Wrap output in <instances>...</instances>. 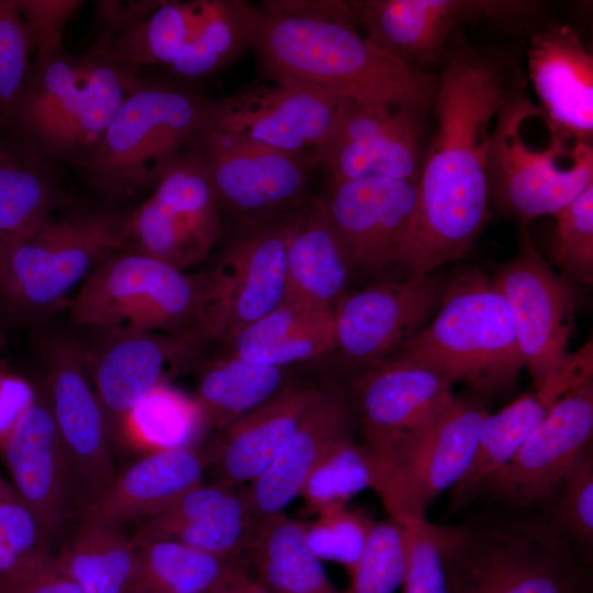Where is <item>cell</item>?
I'll list each match as a JSON object with an SVG mask.
<instances>
[{"instance_id":"43","label":"cell","mask_w":593,"mask_h":593,"mask_svg":"<svg viewBox=\"0 0 593 593\" xmlns=\"http://www.w3.org/2000/svg\"><path fill=\"white\" fill-rule=\"evenodd\" d=\"M405 573V548L401 524L392 518L373 521L365 546L348 571L343 593H393Z\"/></svg>"},{"instance_id":"47","label":"cell","mask_w":593,"mask_h":593,"mask_svg":"<svg viewBox=\"0 0 593 593\" xmlns=\"http://www.w3.org/2000/svg\"><path fill=\"white\" fill-rule=\"evenodd\" d=\"M374 519L348 506L333 510L304 524L309 547L321 560H331L347 572L358 559Z\"/></svg>"},{"instance_id":"3","label":"cell","mask_w":593,"mask_h":593,"mask_svg":"<svg viewBox=\"0 0 593 593\" xmlns=\"http://www.w3.org/2000/svg\"><path fill=\"white\" fill-rule=\"evenodd\" d=\"M139 77L138 69L92 47L37 54L9 132L47 161L78 169Z\"/></svg>"},{"instance_id":"34","label":"cell","mask_w":593,"mask_h":593,"mask_svg":"<svg viewBox=\"0 0 593 593\" xmlns=\"http://www.w3.org/2000/svg\"><path fill=\"white\" fill-rule=\"evenodd\" d=\"M259 8L239 0H208L202 20L165 68L178 80L208 78L251 48Z\"/></svg>"},{"instance_id":"22","label":"cell","mask_w":593,"mask_h":593,"mask_svg":"<svg viewBox=\"0 0 593 593\" xmlns=\"http://www.w3.org/2000/svg\"><path fill=\"white\" fill-rule=\"evenodd\" d=\"M346 388L366 446L425 427L455 395L443 374L395 357L354 372Z\"/></svg>"},{"instance_id":"52","label":"cell","mask_w":593,"mask_h":593,"mask_svg":"<svg viewBox=\"0 0 593 593\" xmlns=\"http://www.w3.org/2000/svg\"><path fill=\"white\" fill-rule=\"evenodd\" d=\"M3 593H85L75 580L60 567L56 557L52 563L25 578L7 584Z\"/></svg>"},{"instance_id":"11","label":"cell","mask_w":593,"mask_h":593,"mask_svg":"<svg viewBox=\"0 0 593 593\" xmlns=\"http://www.w3.org/2000/svg\"><path fill=\"white\" fill-rule=\"evenodd\" d=\"M349 14L363 35L401 63L427 72L443 64L451 37L468 23L529 35L542 24L535 0H353Z\"/></svg>"},{"instance_id":"20","label":"cell","mask_w":593,"mask_h":593,"mask_svg":"<svg viewBox=\"0 0 593 593\" xmlns=\"http://www.w3.org/2000/svg\"><path fill=\"white\" fill-rule=\"evenodd\" d=\"M342 100L320 89L268 81L209 100L203 128L235 134L289 154L312 155Z\"/></svg>"},{"instance_id":"44","label":"cell","mask_w":593,"mask_h":593,"mask_svg":"<svg viewBox=\"0 0 593 593\" xmlns=\"http://www.w3.org/2000/svg\"><path fill=\"white\" fill-rule=\"evenodd\" d=\"M35 53L19 0H0V127L8 131Z\"/></svg>"},{"instance_id":"31","label":"cell","mask_w":593,"mask_h":593,"mask_svg":"<svg viewBox=\"0 0 593 593\" xmlns=\"http://www.w3.org/2000/svg\"><path fill=\"white\" fill-rule=\"evenodd\" d=\"M55 557L85 593H130L136 546L119 524L91 511L76 514Z\"/></svg>"},{"instance_id":"21","label":"cell","mask_w":593,"mask_h":593,"mask_svg":"<svg viewBox=\"0 0 593 593\" xmlns=\"http://www.w3.org/2000/svg\"><path fill=\"white\" fill-rule=\"evenodd\" d=\"M417 182L366 178L331 182L323 195L335 235L353 268L379 272L400 266Z\"/></svg>"},{"instance_id":"5","label":"cell","mask_w":593,"mask_h":593,"mask_svg":"<svg viewBox=\"0 0 593 593\" xmlns=\"http://www.w3.org/2000/svg\"><path fill=\"white\" fill-rule=\"evenodd\" d=\"M208 101L187 86L139 77L96 149L77 169L97 200L120 206L150 193L195 144Z\"/></svg>"},{"instance_id":"9","label":"cell","mask_w":593,"mask_h":593,"mask_svg":"<svg viewBox=\"0 0 593 593\" xmlns=\"http://www.w3.org/2000/svg\"><path fill=\"white\" fill-rule=\"evenodd\" d=\"M540 110L526 88L515 92L499 112L491 135L489 200L521 224L553 215L593 186V146L573 142L550 128L547 147L529 145L526 120Z\"/></svg>"},{"instance_id":"4","label":"cell","mask_w":593,"mask_h":593,"mask_svg":"<svg viewBox=\"0 0 593 593\" xmlns=\"http://www.w3.org/2000/svg\"><path fill=\"white\" fill-rule=\"evenodd\" d=\"M127 210L72 201L0 246V325L44 322L107 254L122 249Z\"/></svg>"},{"instance_id":"26","label":"cell","mask_w":593,"mask_h":593,"mask_svg":"<svg viewBox=\"0 0 593 593\" xmlns=\"http://www.w3.org/2000/svg\"><path fill=\"white\" fill-rule=\"evenodd\" d=\"M356 417L346 385L322 387L295 432L271 465L246 486L257 521L283 511L324 456L353 437Z\"/></svg>"},{"instance_id":"42","label":"cell","mask_w":593,"mask_h":593,"mask_svg":"<svg viewBox=\"0 0 593 593\" xmlns=\"http://www.w3.org/2000/svg\"><path fill=\"white\" fill-rule=\"evenodd\" d=\"M542 518L571 548L588 558L593 547V451L589 449L567 475Z\"/></svg>"},{"instance_id":"53","label":"cell","mask_w":593,"mask_h":593,"mask_svg":"<svg viewBox=\"0 0 593 593\" xmlns=\"http://www.w3.org/2000/svg\"><path fill=\"white\" fill-rule=\"evenodd\" d=\"M231 593H272L253 578L242 560L225 583Z\"/></svg>"},{"instance_id":"51","label":"cell","mask_w":593,"mask_h":593,"mask_svg":"<svg viewBox=\"0 0 593 593\" xmlns=\"http://www.w3.org/2000/svg\"><path fill=\"white\" fill-rule=\"evenodd\" d=\"M35 388L23 377L0 370V447L34 403Z\"/></svg>"},{"instance_id":"1","label":"cell","mask_w":593,"mask_h":593,"mask_svg":"<svg viewBox=\"0 0 593 593\" xmlns=\"http://www.w3.org/2000/svg\"><path fill=\"white\" fill-rule=\"evenodd\" d=\"M461 31L437 72L436 128L426 144L400 265L407 276L430 275L472 247L489 219L488 160L496 116L527 83L516 48L473 44Z\"/></svg>"},{"instance_id":"2","label":"cell","mask_w":593,"mask_h":593,"mask_svg":"<svg viewBox=\"0 0 593 593\" xmlns=\"http://www.w3.org/2000/svg\"><path fill=\"white\" fill-rule=\"evenodd\" d=\"M268 81L320 89L346 100L427 111L437 74L412 68L355 25L346 1L270 0L251 45Z\"/></svg>"},{"instance_id":"49","label":"cell","mask_w":593,"mask_h":593,"mask_svg":"<svg viewBox=\"0 0 593 593\" xmlns=\"http://www.w3.org/2000/svg\"><path fill=\"white\" fill-rule=\"evenodd\" d=\"M35 43V53L64 45L67 22L85 3L82 0H19Z\"/></svg>"},{"instance_id":"30","label":"cell","mask_w":593,"mask_h":593,"mask_svg":"<svg viewBox=\"0 0 593 593\" xmlns=\"http://www.w3.org/2000/svg\"><path fill=\"white\" fill-rule=\"evenodd\" d=\"M64 168L0 127V238L26 232L70 204Z\"/></svg>"},{"instance_id":"41","label":"cell","mask_w":593,"mask_h":593,"mask_svg":"<svg viewBox=\"0 0 593 593\" xmlns=\"http://www.w3.org/2000/svg\"><path fill=\"white\" fill-rule=\"evenodd\" d=\"M55 549L21 501L0 502V580L18 583L55 559Z\"/></svg>"},{"instance_id":"48","label":"cell","mask_w":593,"mask_h":593,"mask_svg":"<svg viewBox=\"0 0 593 593\" xmlns=\"http://www.w3.org/2000/svg\"><path fill=\"white\" fill-rule=\"evenodd\" d=\"M334 345L333 312H323L311 323L275 343L228 354L257 365L289 367L321 357L334 350Z\"/></svg>"},{"instance_id":"16","label":"cell","mask_w":593,"mask_h":593,"mask_svg":"<svg viewBox=\"0 0 593 593\" xmlns=\"http://www.w3.org/2000/svg\"><path fill=\"white\" fill-rule=\"evenodd\" d=\"M593 381L574 387L550 407L512 459L482 480L468 502L523 508L548 503L592 448Z\"/></svg>"},{"instance_id":"46","label":"cell","mask_w":593,"mask_h":593,"mask_svg":"<svg viewBox=\"0 0 593 593\" xmlns=\"http://www.w3.org/2000/svg\"><path fill=\"white\" fill-rule=\"evenodd\" d=\"M405 548L403 593H448L440 525L426 518L395 519Z\"/></svg>"},{"instance_id":"24","label":"cell","mask_w":593,"mask_h":593,"mask_svg":"<svg viewBox=\"0 0 593 593\" xmlns=\"http://www.w3.org/2000/svg\"><path fill=\"white\" fill-rule=\"evenodd\" d=\"M528 78L549 128L573 142L593 139V57L568 24L545 22L528 35Z\"/></svg>"},{"instance_id":"6","label":"cell","mask_w":593,"mask_h":593,"mask_svg":"<svg viewBox=\"0 0 593 593\" xmlns=\"http://www.w3.org/2000/svg\"><path fill=\"white\" fill-rule=\"evenodd\" d=\"M390 357L425 366L480 394L507 391L524 368L504 298L478 269L449 279L430 321Z\"/></svg>"},{"instance_id":"58","label":"cell","mask_w":593,"mask_h":593,"mask_svg":"<svg viewBox=\"0 0 593 593\" xmlns=\"http://www.w3.org/2000/svg\"><path fill=\"white\" fill-rule=\"evenodd\" d=\"M2 239L0 238V246H1Z\"/></svg>"},{"instance_id":"28","label":"cell","mask_w":593,"mask_h":593,"mask_svg":"<svg viewBox=\"0 0 593 593\" xmlns=\"http://www.w3.org/2000/svg\"><path fill=\"white\" fill-rule=\"evenodd\" d=\"M322 387L292 382L278 394L225 427L215 459L220 481H254L277 458Z\"/></svg>"},{"instance_id":"18","label":"cell","mask_w":593,"mask_h":593,"mask_svg":"<svg viewBox=\"0 0 593 593\" xmlns=\"http://www.w3.org/2000/svg\"><path fill=\"white\" fill-rule=\"evenodd\" d=\"M493 280L506 303L524 368L537 389L567 355L574 316L572 294L525 228L516 254Z\"/></svg>"},{"instance_id":"23","label":"cell","mask_w":593,"mask_h":593,"mask_svg":"<svg viewBox=\"0 0 593 593\" xmlns=\"http://www.w3.org/2000/svg\"><path fill=\"white\" fill-rule=\"evenodd\" d=\"M34 403L0 447L20 501L36 517L55 551L76 516L55 422L40 385Z\"/></svg>"},{"instance_id":"45","label":"cell","mask_w":593,"mask_h":593,"mask_svg":"<svg viewBox=\"0 0 593 593\" xmlns=\"http://www.w3.org/2000/svg\"><path fill=\"white\" fill-rule=\"evenodd\" d=\"M552 257L574 278L593 280V186L553 215Z\"/></svg>"},{"instance_id":"40","label":"cell","mask_w":593,"mask_h":593,"mask_svg":"<svg viewBox=\"0 0 593 593\" xmlns=\"http://www.w3.org/2000/svg\"><path fill=\"white\" fill-rule=\"evenodd\" d=\"M372 471L365 445L348 437L333 447L306 478L300 496L306 510L320 515L348 506L358 492L371 488Z\"/></svg>"},{"instance_id":"12","label":"cell","mask_w":593,"mask_h":593,"mask_svg":"<svg viewBox=\"0 0 593 593\" xmlns=\"http://www.w3.org/2000/svg\"><path fill=\"white\" fill-rule=\"evenodd\" d=\"M49 405L76 513L94 505L115 479L111 440L81 344L65 336L41 346Z\"/></svg>"},{"instance_id":"32","label":"cell","mask_w":593,"mask_h":593,"mask_svg":"<svg viewBox=\"0 0 593 593\" xmlns=\"http://www.w3.org/2000/svg\"><path fill=\"white\" fill-rule=\"evenodd\" d=\"M144 204L204 256L222 236V212L208 166L195 144L167 170Z\"/></svg>"},{"instance_id":"36","label":"cell","mask_w":593,"mask_h":593,"mask_svg":"<svg viewBox=\"0 0 593 593\" xmlns=\"http://www.w3.org/2000/svg\"><path fill=\"white\" fill-rule=\"evenodd\" d=\"M555 402L546 393L534 389L500 411L488 414L479 430L470 465L450 490V510L468 503L477 485L512 459Z\"/></svg>"},{"instance_id":"10","label":"cell","mask_w":593,"mask_h":593,"mask_svg":"<svg viewBox=\"0 0 593 593\" xmlns=\"http://www.w3.org/2000/svg\"><path fill=\"white\" fill-rule=\"evenodd\" d=\"M489 412L478 395H454L425 427L366 446L371 488L390 518H426L428 506L467 471Z\"/></svg>"},{"instance_id":"29","label":"cell","mask_w":593,"mask_h":593,"mask_svg":"<svg viewBox=\"0 0 593 593\" xmlns=\"http://www.w3.org/2000/svg\"><path fill=\"white\" fill-rule=\"evenodd\" d=\"M205 455L192 446L152 451L114 481L90 508L115 523L144 519L202 484Z\"/></svg>"},{"instance_id":"15","label":"cell","mask_w":593,"mask_h":593,"mask_svg":"<svg viewBox=\"0 0 593 593\" xmlns=\"http://www.w3.org/2000/svg\"><path fill=\"white\" fill-rule=\"evenodd\" d=\"M221 212L240 225L288 213L307 199L312 155H294L245 137L203 128L195 137Z\"/></svg>"},{"instance_id":"37","label":"cell","mask_w":593,"mask_h":593,"mask_svg":"<svg viewBox=\"0 0 593 593\" xmlns=\"http://www.w3.org/2000/svg\"><path fill=\"white\" fill-rule=\"evenodd\" d=\"M135 546L136 572L132 590L210 593L224 585L244 560L221 558L175 540Z\"/></svg>"},{"instance_id":"38","label":"cell","mask_w":593,"mask_h":593,"mask_svg":"<svg viewBox=\"0 0 593 593\" xmlns=\"http://www.w3.org/2000/svg\"><path fill=\"white\" fill-rule=\"evenodd\" d=\"M208 0L163 3L143 22L91 46L109 58L136 68L169 65L180 53L202 20Z\"/></svg>"},{"instance_id":"55","label":"cell","mask_w":593,"mask_h":593,"mask_svg":"<svg viewBox=\"0 0 593 593\" xmlns=\"http://www.w3.org/2000/svg\"><path fill=\"white\" fill-rule=\"evenodd\" d=\"M210 593H231V591L227 589V586L224 584L215 590H213Z\"/></svg>"},{"instance_id":"14","label":"cell","mask_w":593,"mask_h":593,"mask_svg":"<svg viewBox=\"0 0 593 593\" xmlns=\"http://www.w3.org/2000/svg\"><path fill=\"white\" fill-rule=\"evenodd\" d=\"M425 110L343 99L312 152L331 182L366 178L416 181L426 148Z\"/></svg>"},{"instance_id":"57","label":"cell","mask_w":593,"mask_h":593,"mask_svg":"<svg viewBox=\"0 0 593 593\" xmlns=\"http://www.w3.org/2000/svg\"><path fill=\"white\" fill-rule=\"evenodd\" d=\"M5 583L3 581L0 580V593H3L4 590H5Z\"/></svg>"},{"instance_id":"17","label":"cell","mask_w":593,"mask_h":593,"mask_svg":"<svg viewBox=\"0 0 593 593\" xmlns=\"http://www.w3.org/2000/svg\"><path fill=\"white\" fill-rule=\"evenodd\" d=\"M446 283L433 272L381 280L346 293L333 310L340 366L356 372L393 355L430 321Z\"/></svg>"},{"instance_id":"56","label":"cell","mask_w":593,"mask_h":593,"mask_svg":"<svg viewBox=\"0 0 593 593\" xmlns=\"http://www.w3.org/2000/svg\"><path fill=\"white\" fill-rule=\"evenodd\" d=\"M131 593H167V592L155 591V590H132Z\"/></svg>"},{"instance_id":"19","label":"cell","mask_w":593,"mask_h":593,"mask_svg":"<svg viewBox=\"0 0 593 593\" xmlns=\"http://www.w3.org/2000/svg\"><path fill=\"white\" fill-rule=\"evenodd\" d=\"M102 339L83 347L111 444L125 437L132 410L168 376L188 366L204 336L199 332L160 335L144 331L94 329Z\"/></svg>"},{"instance_id":"54","label":"cell","mask_w":593,"mask_h":593,"mask_svg":"<svg viewBox=\"0 0 593 593\" xmlns=\"http://www.w3.org/2000/svg\"><path fill=\"white\" fill-rule=\"evenodd\" d=\"M1 501H20L11 482L5 481L0 475V502Z\"/></svg>"},{"instance_id":"50","label":"cell","mask_w":593,"mask_h":593,"mask_svg":"<svg viewBox=\"0 0 593 593\" xmlns=\"http://www.w3.org/2000/svg\"><path fill=\"white\" fill-rule=\"evenodd\" d=\"M164 0H98L92 19L99 46L114 35L127 31L147 19Z\"/></svg>"},{"instance_id":"33","label":"cell","mask_w":593,"mask_h":593,"mask_svg":"<svg viewBox=\"0 0 593 593\" xmlns=\"http://www.w3.org/2000/svg\"><path fill=\"white\" fill-rule=\"evenodd\" d=\"M246 557L255 579L272 593H343L309 547L304 524L283 512L259 524Z\"/></svg>"},{"instance_id":"35","label":"cell","mask_w":593,"mask_h":593,"mask_svg":"<svg viewBox=\"0 0 593 593\" xmlns=\"http://www.w3.org/2000/svg\"><path fill=\"white\" fill-rule=\"evenodd\" d=\"M290 383L288 367L257 365L226 353L204 368L194 399L208 425L226 427Z\"/></svg>"},{"instance_id":"27","label":"cell","mask_w":593,"mask_h":593,"mask_svg":"<svg viewBox=\"0 0 593 593\" xmlns=\"http://www.w3.org/2000/svg\"><path fill=\"white\" fill-rule=\"evenodd\" d=\"M283 301L333 312L347 293L351 269L328 220L322 197L307 198L284 215Z\"/></svg>"},{"instance_id":"13","label":"cell","mask_w":593,"mask_h":593,"mask_svg":"<svg viewBox=\"0 0 593 593\" xmlns=\"http://www.w3.org/2000/svg\"><path fill=\"white\" fill-rule=\"evenodd\" d=\"M284 215L240 225L205 277L199 331L230 343L278 306L286 291Z\"/></svg>"},{"instance_id":"7","label":"cell","mask_w":593,"mask_h":593,"mask_svg":"<svg viewBox=\"0 0 593 593\" xmlns=\"http://www.w3.org/2000/svg\"><path fill=\"white\" fill-rule=\"evenodd\" d=\"M448 593H585L578 555L541 517L440 525Z\"/></svg>"},{"instance_id":"39","label":"cell","mask_w":593,"mask_h":593,"mask_svg":"<svg viewBox=\"0 0 593 593\" xmlns=\"http://www.w3.org/2000/svg\"><path fill=\"white\" fill-rule=\"evenodd\" d=\"M206 425L194 398L165 383L149 392L131 412L125 436L152 451L189 447Z\"/></svg>"},{"instance_id":"25","label":"cell","mask_w":593,"mask_h":593,"mask_svg":"<svg viewBox=\"0 0 593 593\" xmlns=\"http://www.w3.org/2000/svg\"><path fill=\"white\" fill-rule=\"evenodd\" d=\"M246 486L217 482L180 495L159 512L142 519L133 542L175 540L201 551L239 559L259 527Z\"/></svg>"},{"instance_id":"8","label":"cell","mask_w":593,"mask_h":593,"mask_svg":"<svg viewBox=\"0 0 593 593\" xmlns=\"http://www.w3.org/2000/svg\"><path fill=\"white\" fill-rule=\"evenodd\" d=\"M204 289V275L188 276L146 255L119 249L89 272L70 303V316L75 325L92 329L200 332Z\"/></svg>"}]
</instances>
